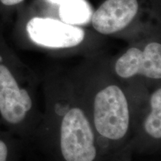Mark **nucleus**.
<instances>
[{
  "mask_svg": "<svg viewBox=\"0 0 161 161\" xmlns=\"http://www.w3.org/2000/svg\"><path fill=\"white\" fill-rule=\"evenodd\" d=\"M60 149L66 161H93L96 158L93 131L79 108L69 110L62 119Z\"/></svg>",
  "mask_w": 161,
  "mask_h": 161,
  "instance_id": "nucleus-2",
  "label": "nucleus"
},
{
  "mask_svg": "<svg viewBox=\"0 0 161 161\" xmlns=\"http://www.w3.org/2000/svg\"><path fill=\"white\" fill-rule=\"evenodd\" d=\"M150 114L145 122V130L148 135L155 139L161 137V89L152 94L150 100Z\"/></svg>",
  "mask_w": 161,
  "mask_h": 161,
  "instance_id": "nucleus-8",
  "label": "nucleus"
},
{
  "mask_svg": "<svg viewBox=\"0 0 161 161\" xmlns=\"http://www.w3.org/2000/svg\"><path fill=\"white\" fill-rule=\"evenodd\" d=\"M31 107L28 92L20 88L8 68L0 64V114L3 118L10 124L20 123Z\"/></svg>",
  "mask_w": 161,
  "mask_h": 161,
  "instance_id": "nucleus-5",
  "label": "nucleus"
},
{
  "mask_svg": "<svg viewBox=\"0 0 161 161\" xmlns=\"http://www.w3.org/2000/svg\"><path fill=\"white\" fill-rule=\"evenodd\" d=\"M49 2H51V3H56V4H61L63 3L64 2H65L66 0H49Z\"/></svg>",
  "mask_w": 161,
  "mask_h": 161,
  "instance_id": "nucleus-11",
  "label": "nucleus"
},
{
  "mask_svg": "<svg viewBox=\"0 0 161 161\" xmlns=\"http://www.w3.org/2000/svg\"><path fill=\"white\" fill-rule=\"evenodd\" d=\"M130 122L129 108L124 92L116 85L107 86L94 100V124L102 136L110 140L124 137Z\"/></svg>",
  "mask_w": 161,
  "mask_h": 161,
  "instance_id": "nucleus-1",
  "label": "nucleus"
},
{
  "mask_svg": "<svg viewBox=\"0 0 161 161\" xmlns=\"http://www.w3.org/2000/svg\"><path fill=\"white\" fill-rule=\"evenodd\" d=\"M116 74L121 78H128L136 75L160 79L161 78V45L150 43L141 51L130 48L116 61Z\"/></svg>",
  "mask_w": 161,
  "mask_h": 161,
  "instance_id": "nucleus-4",
  "label": "nucleus"
},
{
  "mask_svg": "<svg viewBox=\"0 0 161 161\" xmlns=\"http://www.w3.org/2000/svg\"><path fill=\"white\" fill-rule=\"evenodd\" d=\"M26 30L35 43L54 49L78 46L85 36L80 28L52 18H32L27 23Z\"/></svg>",
  "mask_w": 161,
  "mask_h": 161,
  "instance_id": "nucleus-3",
  "label": "nucleus"
},
{
  "mask_svg": "<svg viewBox=\"0 0 161 161\" xmlns=\"http://www.w3.org/2000/svg\"><path fill=\"white\" fill-rule=\"evenodd\" d=\"M59 16L62 22L72 25L89 23L92 11L85 0H66L60 4Z\"/></svg>",
  "mask_w": 161,
  "mask_h": 161,
  "instance_id": "nucleus-7",
  "label": "nucleus"
},
{
  "mask_svg": "<svg viewBox=\"0 0 161 161\" xmlns=\"http://www.w3.org/2000/svg\"><path fill=\"white\" fill-rule=\"evenodd\" d=\"M8 150L6 144L0 140V161H7Z\"/></svg>",
  "mask_w": 161,
  "mask_h": 161,
  "instance_id": "nucleus-9",
  "label": "nucleus"
},
{
  "mask_svg": "<svg viewBox=\"0 0 161 161\" xmlns=\"http://www.w3.org/2000/svg\"><path fill=\"white\" fill-rule=\"evenodd\" d=\"M1 3L5 5H8V6H11V5H17L23 2V0H0Z\"/></svg>",
  "mask_w": 161,
  "mask_h": 161,
  "instance_id": "nucleus-10",
  "label": "nucleus"
},
{
  "mask_svg": "<svg viewBox=\"0 0 161 161\" xmlns=\"http://www.w3.org/2000/svg\"><path fill=\"white\" fill-rule=\"evenodd\" d=\"M138 8L137 0H107L92 14V26L103 35L119 31L132 21Z\"/></svg>",
  "mask_w": 161,
  "mask_h": 161,
  "instance_id": "nucleus-6",
  "label": "nucleus"
}]
</instances>
